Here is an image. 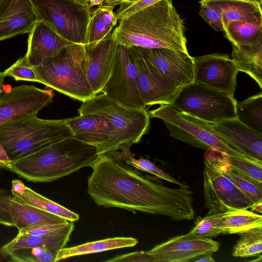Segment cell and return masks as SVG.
I'll use <instances>...</instances> for the list:
<instances>
[{
  "instance_id": "cell-1",
  "label": "cell",
  "mask_w": 262,
  "mask_h": 262,
  "mask_svg": "<svg viewBox=\"0 0 262 262\" xmlns=\"http://www.w3.org/2000/svg\"><path fill=\"white\" fill-rule=\"evenodd\" d=\"M91 167L87 192L99 207L163 215L176 221L194 219L193 193L188 187L155 183L107 155H100Z\"/></svg>"
},
{
  "instance_id": "cell-2",
  "label": "cell",
  "mask_w": 262,
  "mask_h": 262,
  "mask_svg": "<svg viewBox=\"0 0 262 262\" xmlns=\"http://www.w3.org/2000/svg\"><path fill=\"white\" fill-rule=\"evenodd\" d=\"M118 45L188 52L183 21L172 0H161L119 20L112 32Z\"/></svg>"
},
{
  "instance_id": "cell-3",
  "label": "cell",
  "mask_w": 262,
  "mask_h": 262,
  "mask_svg": "<svg viewBox=\"0 0 262 262\" xmlns=\"http://www.w3.org/2000/svg\"><path fill=\"white\" fill-rule=\"evenodd\" d=\"M99 156L96 147L72 137L13 160L6 169L27 181L49 182L91 167Z\"/></svg>"
},
{
  "instance_id": "cell-4",
  "label": "cell",
  "mask_w": 262,
  "mask_h": 262,
  "mask_svg": "<svg viewBox=\"0 0 262 262\" xmlns=\"http://www.w3.org/2000/svg\"><path fill=\"white\" fill-rule=\"evenodd\" d=\"M84 45L72 43L33 67L38 82L84 102L95 95L88 82Z\"/></svg>"
},
{
  "instance_id": "cell-5",
  "label": "cell",
  "mask_w": 262,
  "mask_h": 262,
  "mask_svg": "<svg viewBox=\"0 0 262 262\" xmlns=\"http://www.w3.org/2000/svg\"><path fill=\"white\" fill-rule=\"evenodd\" d=\"M74 137L64 119H44L31 115L0 126V143L11 161L61 140Z\"/></svg>"
},
{
  "instance_id": "cell-6",
  "label": "cell",
  "mask_w": 262,
  "mask_h": 262,
  "mask_svg": "<svg viewBox=\"0 0 262 262\" xmlns=\"http://www.w3.org/2000/svg\"><path fill=\"white\" fill-rule=\"evenodd\" d=\"M78 112L79 115L95 114L108 119L115 134L114 151L129 150L133 144L141 141L150 127V116L146 108H126L104 93L82 102Z\"/></svg>"
},
{
  "instance_id": "cell-7",
  "label": "cell",
  "mask_w": 262,
  "mask_h": 262,
  "mask_svg": "<svg viewBox=\"0 0 262 262\" xmlns=\"http://www.w3.org/2000/svg\"><path fill=\"white\" fill-rule=\"evenodd\" d=\"M148 114L150 117L162 119L170 136L177 140L203 149H215L230 157L256 162L231 147L205 121L170 104L161 105Z\"/></svg>"
},
{
  "instance_id": "cell-8",
  "label": "cell",
  "mask_w": 262,
  "mask_h": 262,
  "mask_svg": "<svg viewBox=\"0 0 262 262\" xmlns=\"http://www.w3.org/2000/svg\"><path fill=\"white\" fill-rule=\"evenodd\" d=\"M236 103L234 97L193 82L182 86L170 105L203 121L214 123L236 118Z\"/></svg>"
},
{
  "instance_id": "cell-9",
  "label": "cell",
  "mask_w": 262,
  "mask_h": 262,
  "mask_svg": "<svg viewBox=\"0 0 262 262\" xmlns=\"http://www.w3.org/2000/svg\"><path fill=\"white\" fill-rule=\"evenodd\" d=\"M38 20H42L62 37L85 45L91 15L89 4L75 0H31Z\"/></svg>"
},
{
  "instance_id": "cell-10",
  "label": "cell",
  "mask_w": 262,
  "mask_h": 262,
  "mask_svg": "<svg viewBox=\"0 0 262 262\" xmlns=\"http://www.w3.org/2000/svg\"><path fill=\"white\" fill-rule=\"evenodd\" d=\"M101 92L126 108H146L139 93L136 60L130 47L118 44L112 73Z\"/></svg>"
},
{
  "instance_id": "cell-11",
  "label": "cell",
  "mask_w": 262,
  "mask_h": 262,
  "mask_svg": "<svg viewBox=\"0 0 262 262\" xmlns=\"http://www.w3.org/2000/svg\"><path fill=\"white\" fill-rule=\"evenodd\" d=\"M205 205L207 214L250 208L249 199L214 164L205 159L203 171Z\"/></svg>"
},
{
  "instance_id": "cell-12",
  "label": "cell",
  "mask_w": 262,
  "mask_h": 262,
  "mask_svg": "<svg viewBox=\"0 0 262 262\" xmlns=\"http://www.w3.org/2000/svg\"><path fill=\"white\" fill-rule=\"evenodd\" d=\"M52 90H42L33 85L11 88L0 97V126L31 115H37L53 101Z\"/></svg>"
},
{
  "instance_id": "cell-13",
  "label": "cell",
  "mask_w": 262,
  "mask_h": 262,
  "mask_svg": "<svg viewBox=\"0 0 262 262\" xmlns=\"http://www.w3.org/2000/svg\"><path fill=\"white\" fill-rule=\"evenodd\" d=\"M193 82L234 97L239 72L227 54L212 53L193 57Z\"/></svg>"
},
{
  "instance_id": "cell-14",
  "label": "cell",
  "mask_w": 262,
  "mask_h": 262,
  "mask_svg": "<svg viewBox=\"0 0 262 262\" xmlns=\"http://www.w3.org/2000/svg\"><path fill=\"white\" fill-rule=\"evenodd\" d=\"M137 71V84L144 106L170 104L181 86L168 78L132 47Z\"/></svg>"
},
{
  "instance_id": "cell-15",
  "label": "cell",
  "mask_w": 262,
  "mask_h": 262,
  "mask_svg": "<svg viewBox=\"0 0 262 262\" xmlns=\"http://www.w3.org/2000/svg\"><path fill=\"white\" fill-rule=\"evenodd\" d=\"M220 247V243L211 238L197 237L189 232L172 237L147 252L156 262H188L201 255L213 253Z\"/></svg>"
},
{
  "instance_id": "cell-16",
  "label": "cell",
  "mask_w": 262,
  "mask_h": 262,
  "mask_svg": "<svg viewBox=\"0 0 262 262\" xmlns=\"http://www.w3.org/2000/svg\"><path fill=\"white\" fill-rule=\"evenodd\" d=\"M132 47L162 74L181 86L193 82V57L188 52L165 48Z\"/></svg>"
},
{
  "instance_id": "cell-17",
  "label": "cell",
  "mask_w": 262,
  "mask_h": 262,
  "mask_svg": "<svg viewBox=\"0 0 262 262\" xmlns=\"http://www.w3.org/2000/svg\"><path fill=\"white\" fill-rule=\"evenodd\" d=\"M67 121L74 137L96 147L100 156L114 151L115 134L106 117L85 114L67 119Z\"/></svg>"
},
{
  "instance_id": "cell-18",
  "label": "cell",
  "mask_w": 262,
  "mask_h": 262,
  "mask_svg": "<svg viewBox=\"0 0 262 262\" xmlns=\"http://www.w3.org/2000/svg\"><path fill=\"white\" fill-rule=\"evenodd\" d=\"M117 46L112 32L95 45L85 46L87 79L95 95L101 92L111 75Z\"/></svg>"
},
{
  "instance_id": "cell-19",
  "label": "cell",
  "mask_w": 262,
  "mask_h": 262,
  "mask_svg": "<svg viewBox=\"0 0 262 262\" xmlns=\"http://www.w3.org/2000/svg\"><path fill=\"white\" fill-rule=\"evenodd\" d=\"M206 122L231 147L251 159L262 163L261 135L237 118L214 123Z\"/></svg>"
},
{
  "instance_id": "cell-20",
  "label": "cell",
  "mask_w": 262,
  "mask_h": 262,
  "mask_svg": "<svg viewBox=\"0 0 262 262\" xmlns=\"http://www.w3.org/2000/svg\"><path fill=\"white\" fill-rule=\"evenodd\" d=\"M29 34L25 55L32 67L39 65L45 59L56 55L64 47L73 43L42 20L35 23Z\"/></svg>"
},
{
  "instance_id": "cell-21",
  "label": "cell",
  "mask_w": 262,
  "mask_h": 262,
  "mask_svg": "<svg viewBox=\"0 0 262 262\" xmlns=\"http://www.w3.org/2000/svg\"><path fill=\"white\" fill-rule=\"evenodd\" d=\"M38 20L31 0H5L0 17V41L29 33Z\"/></svg>"
},
{
  "instance_id": "cell-22",
  "label": "cell",
  "mask_w": 262,
  "mask_h": 262,
  "mask_svg": "<svg viewBox=\"0 0 262 262\" xmlns=\"http://www.w3.org/2000/svg\"><path fill=\"white\" fill-rule=\"evenodd\" d=\"M219 13L224 30L232 21L262 22L261 5L244 0H201ZM224 31V30H223Z\"/></svg>"
},
{
  "instance_id": "cell-23",
  "label": "cell",
  "mask_w": 262,
  "mask_h": 262,
  "mask_svg": "<svg viewBox=\"0 0 262 262\" xmlns=\"http://www.w3.org/2000/svg\"><path fill=\"white\" fill-rule=\"evenodd\" d=\"M10 212L13 226L18 231L39 225L68 223L63 217L31 206L13 195L10 201Z\"/></svg>"
},
{
  "instance_id": "cell-24",
  "label": "cell",
  "mask_w": 262,
  "mask_h": 262,
  "mask_svg": "<svg viewBox=\"0 0 262 262\" xmlns=\"http://www.w3.org/2000/svg\"><path fill=\"white\" fill-rule=\"evenodd\" d=\"M73 222H68L59 228L48 233L38 236L20 235L0 248V255L8 257L12 251L43 244L58 245L65 248L74 230Z\"/></svg>"
},
{
  "instance_id": "cell-25",
  "label": "cell",
  "mask_w": 262,
  "mask_h": 262,
  "mask_svg": "<svg viewBox=\"0 0 262 262\" xmlns=\"http://www.w3.org/2000/svg\"><path fill=\"white\" fill-rule=\"evenodd\" d=\"M11 192L12 195L26 203L63 217L68 222H74L79 219L78 214L38 193L26 186L20 180L12 181Z\"/></svg>"
},
{
  "instance_id": "cell-26",
  "label": "cell",
  "mask_w": 262,
  "mask_h": 262,
  "mask_svg": "<svg viewBox=\"0 0 262 262\" xmlns=\"http://www.w3.org/2000/svg\"><path fill=\"white\" fill-rule=\"evenodd\" d=\"M231 57L238 71L247 74L262 89V42L252 45H232Z\"/></svg>"
},
{
  "instance_id": "cell-27",
  "label": "cell",
  "mask_w": 262,
  "mask_h": 262,
  "mask_svg": "<svg viewBox=\"0 0 262 262\" xmlns=\"http://www.w3.org/2000/svg\"><path fill=\"white\" fill-rule=\"evenodd\" d=\"M217 223L223 234H240L262 227V216L246 209H236L218 214Z\"/></svg>"
},
{
  "instance_id": "cell-28",
  "label": "cell",
  "mask_w": 262,
  "mask_h": 262,
  "mask_svg": "<svg viewBox=\"0 0 262 262\" xmlns=\"http://www.w3.org/2000/svg\"><path fill=\"white\" fill-rule=\"evenodd\" d=\"M138 243V240L133 237H116L88 242L72 247H65L59 252L56 261L78 255L93 254L126 247H133Z\"/></svg>"
},
{
  "instance_id": "cell-29",
  "label": "cell",
  "mask_w": 262,
  "mask_h": 262,
  "mask_svg": "<svg viewBox=\"0 0 262 262\" xmlns=\"http://www.w3.org/2000/svg\"><path fill=\"white\" fill-rule=\"evenodd\" d=\"M223 32L232 45H252L262 42V22L232 21Z\"/></svg>"
},
{
  "instance_id": "cell-30",
  "label": "cell",
  "mask_w": 262,
  "mask_h": 262,
  "mask_svg": "<svg viewBox=\"0 0 262 262\" xmlns=\"http://www.w3.org/2000/svg\"><path fill=\"white\" fill-rule=\"evenodd\" d=\"M236 118L262 136V93L259 92L236 103Z\"/></svg>"
},
{
  "instance_id": "cell-31",
  "label": "cell",
  "mask_w": 262,
  "mask_h": 262,
  "mask_svg": "<svg viewBox=\"0 0 262 262\" xmlns=\"http://www.w3.org/2000/svg\"><path fill=\"white\" fill-rule=\"evenodd\" d=\"M63 248L58 245L43 244L14 250L8 257L16 262H56L58 254Z\"/></svg>"
},
{
  "instance_id": "cell-32",
  "label": "cell",
  "mask_w": 262,
  "mask_h": 262,
  "mask_svg": "<svg viewBox=\"0 0 262 262\" xmlns=\"http://www.w3.org/2000/svg\"><path fill=\"white\" fill-rule=\"evenodd\" d=\"M107 155L116 159L123 161L128 165L137 169L152 174L161 179L177 184L180 187H188L165 173L149 160L143 158H135L131 154L129 150L114 151L107 154Z\"/></svg>"
},
{
  "instance_id": "cell-33",
  "label": "cell",
  "mask_w": 262,
  "mask_h": 262,
  "mask_svg": "<svg viewBox=\"0 0 262 262\" xmlns=\"http://www.w3.org/2000/svg\"><path fill=\"white\" fill-rule=\"evenodd\" d=\"M232 255L234 257L258 256L262 251V227H257L239 234Z\"/></svg>"
},
{
  "instance_id": "cell-34",
  "label": "cell",
  "mask_w": 262,
  "mask_h": 262,
  "mask_svg": "<svg viewBox=\"0 0 262 262\" xmlns=\"http://www.w3.org/2000/svg\"><path fill=\"white\" fill-rule=\"evenodd\" d=\"M217 167L254 203L262 201V184L250 180L233 171L230 168L228 163Z\"/></svg>"
},
{
  "instance_id": "cell-35",
  "label": "cell",
  "mask_w": 262,
  "mask_h": 262,
  "mask_svg": "<svg viewBox=\"0 0 262 262\" xmlns=\"http://www.w3.org/2000/svg\"><path fill=\"white\" fill-rule=\"evenodd\" d=\"M230 168L257 183L262 184V163L236 157L228 156Z\"/></svg>"
},
{
  "instance_id": "cell-36",
  "label": "cell",
  "mask_w": 262,
  "mask_h": 262,
  "mask_svg": "<svg viewBox=\"0 0 262 262\" xmlns=\"http://www.w3.org/2000/svg\"><path fill=\"white\" fill-rule=\"evenodd\" d=\"M217 215L207 214L203 218L198 216L189 233L197 237L207 238L223 234L217 225Z\"/></svg>"
},
{
  "instance_id": "cell-37",
  "label": "cell",
  "mask_w": 262,
  "mask_h": 262,
  "mask_svg": "<svg viewBox=\"0 0 262 262\" xmlns=\"http://www.w3.org/2000/svg\"><path fill=\"white\" fill-rule=\"evenodd\" d=\"M6 76L12 77L16 81H28L38 82L36 75L30 65L26 55L19 58L4 71Z\"/></svg>"
},
{
  "instance_id": "cell-38",
  "label": "cell",
  "mask_w": 262,
  "mask_h": 262,
  "mask_svg": "<svg viewBox=\"0 0 262 262\" xmlns=\"http://www.w3.org/2000/svg\"><path fill=\"white\" fill-rule=\"evenodd\" d=\"M113 29L97 16L91 13L86 31L85 46H92L100 41L110 34Z\"/></svg>"
},
{
  "instance_id": "cell-39",
  "label": "cell",
  "mask_w": 262,
  "mask_h": 262,
  "mask_svg": "<svg viewBox=\"0 0 262 262\" xmlns=\"http://www.w3.org/2000/svg\"><path fill=\"white\" fill-rule=\"evenodd\" d=\"M161 0H136L120 5L116 12L118 20L126 18L134 13Z\"/></svg>"
},
{
  "instance_id": "cell-40",
  "label": "cell",
  "mask_w": 262,
  "mask_h": 262,
  "mask_svg": "<svg viewBox=\"0 0 262 262\" xmlns=\"http://www.w3.org/2000/svg\"><path fill=\"white\" fill-rule=\"evenodd\" d=\"M10 192L0 188V224L7 227L13 226L10 212Z\"/></svg>"
},
{
  "instance_id": "cell-41",
  "label": "cell",
  "mask_w": 262,
  "mask_h": 262,
  "mask_svg": "<svg viewBox=\"0 0 262 262\" xmlns=\"http://www.w3.org/2000/svg\"><path fill=\"white\" fill-rule=\"evenodd\" d=\"M200 4V15L215 31H223V24L218 12L206 4Z\"/></svg>"
},
{
  "instance_id": "cell-42",
  "label": "cell",
  "mask_w": 262,
  "mask_h": 262,
  "mask_svg": "<svg viewBox=\"0 0 262 262\" xmlns=\"http://www.w3.org/2000/svg\"><path fill=\"white\" fill-rule=\"evenodd\" d=\"M114 8L113 6L103 4L91 11V13L97 16L108 26L113 28L118 20L116 13L114 12Z\"/></svg>"
},
{
  "instance_id": "cell-43",
  "label": "cell",
  "mask_w": 262,
  "mask_h": 262,
  "mask_svg": "<svg viewBox=\"0 0 262 262\" xmlns=\"http://www.w3.org/2000/svg\"><path fill=\"white\" fill-rule=\"evenodd\" d=\"M109 262H156L155 259L147 251H136L118 255L106 260Z\"/></svg>"
},
{
  "instance_id": "cell-44",
  "label": "cell",
  "mask_w": 262,
  "mask_h": 262,
  "mask_svg": "<svg viewBox=\"0 0 262 262\" xmlns=\"http://www.w3.org/2000/svg\"><path fill=\"white\" fill-rule=\"evenodd\" d=\"M63 225L64 224L43 225L34 226L18 231V235L28 236L42 235L52 232L59 228Z\"/></svg>"
},
{
  "instance_id": "cell-45",
  "label": "cell",
  "mask_w": 262,
  "mask_h": 262,
  "mask_svg": "<svg viewBox=\"0 0 262 262\" xmlns=\"http://www.w3.org/2000/svg\"><path fill=\"white\" fill-rule=\"evenodd\" d=\"M11 161L6 150L0 143V168L6 169Z\"/></svg>"
},
{
  "instance_id": "cell-46",
  "label": "cell",
  "mask_w": 262,
  "mask_h": 262,
  "mask_svg": "<svg viewBox=\"0 0 262 262\" xmlns=\"http://www.w3.org/2000/svg\"><path fill=\"white\" fill-rule=\"evenodd\" d=\"M192 261L199 262V261H204V262H215V260L214 259L212 253H206L203 255H201L194 259H193Z\"/></svg>"
},
{
  "instance_id": "cell-47",
  "label": "cell",
  "mask_w": 262,
  "mask_h": 262,
  "mask_svg": "<svg viewBox=\"0 0 262 262\" xmlns=\"http://www.w3.org/2000/svg\"><path fill=\"white\" fill-rule=\"evenodd\" d=\"M135 1L136 0H104L103 4L115 7L116 6Z\"/></svg>"
},
{
  "instance_id": "cell-48",
  "label": "cell",
  "mask_w": 262,
  "mask_h": 262,
  "mask_svg": "<svg viewBox=\"0 0 262 262\" xmlns=\"http://www.w3.org/2000/svg\"><path fill=\"white\" fill-rule=\"evenodd\" d=\"M251 208V211H256L259 213H262V201H258L257 202L253 203V204L250 208Z\"/></svg>"
},
{
  "instance_id": "cell-49",
  "label": "cell",
  "mask_w": 262,
  "mask_h": 262,
  "mask_svg": "<svg viewBox=\"0 0 262 262\" xmlns=\"http://www.w3.org/2000/svg\"><path fill=\"white\" fill-rule=\"evenodd\" d=\"M6 77L4 72L0 71V97L3 93V87L5 82V79Z\"/></svg>"
},
{
  "instance_id": "cell-50",
  "label": "cell",
  "mask_w": 262,
  "mask_h": 262,
  "mask_svg": "<svg viewBox=\"0 0 262 262\" xmlns=\"http://www.w3.org/2000/svg\"><path fill=\"white\" fill-rule=\"evenodd\" d=\"M104 0H89V6L91 9L92 7L98 6H99L100 5H103Z\"/></svg>"
},
{
  "instance_id": "cell-51",
  "label": "cell",
  "mask_w": 262,
  "mask_h": 262,
  "mask_svg": "<svg viewBox=\"0 0 262 262\" xmlns=\"http://www.w3.org/2000/svg\"><path fill=\"white\" fill-rule=\"evenodd\" d=\"M5 6V0H0V17L3 14Z\"/></svg>"
},
{
  "instance_id": "cell-52",
  "label": "cell",
  "mask_w": 262,
  "mask_h": 262,
  "mask_svg": "<svg viewBox=\"0 0 262 262\" xmlns=\"http://www.w3.org/2000/svg\"><path fill=\"white\" fill-rule=\"evenodd\" d=\"M79 3H80L82 4H87L89 3V0H75Z\"/></svg>"
},
{
  "instance_id": "cell-53",
  "label": "cell",
  "mask_w": 262,
  "mask_h": 262,
  "mask_svg": "<svg viewBox=\"0 0 262 262\" xmlns=\"http://www.w3.org/2000/svg\"><path fill=\"white\" fill-rule=\"evenodd\" d=\"M244 1H249V2H253V3H258H258H257L256 1H255V0H244ZM261 5V4H260Z\"/></svg>"
},
{
  "instance_id": "cell-54",
  "label": "cell",
  "mask_w": 262,
  "mask_h": 262,
  "mask_svg": "<svg viewBox=\"0 0 262 262\" xmlns=\"http://www.w3.org/2000/svg\"><path fill=\"white\" fill-rule=\"evenodd\" d=\"M255 1H256L257 3H258L259 4H262V0H255Z\"/></svg>"
}]
</instances>
